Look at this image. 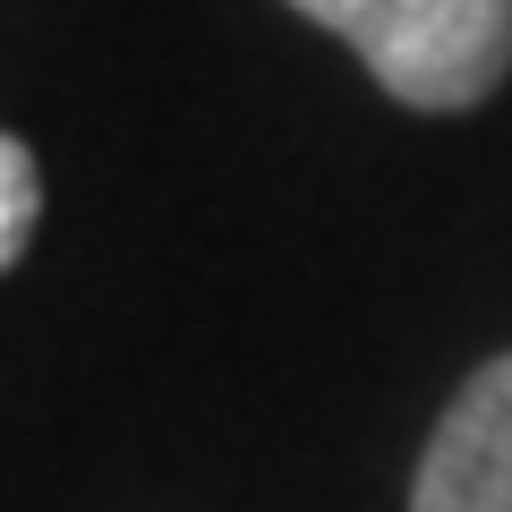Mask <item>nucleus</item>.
Returning a JSON list of instances; mask_svg holds the SVG:
<instances>
[{"label": "nucleus", "mask_w": 512, "mask_h": 512, "mask_svg": "<svg viewBox=\"0 0 512 512\" xmlns=\"http://www.w3.org/2000/svg\"><path fill=\"white\" fill-rule=\"evenodd\" d=\"M342 35L359 69L410 111H470L512 77V0H291Z\"/></svg>", "instance_id": "obj_1"}, {"label": "nucleus", "mask_w": 512, "mask_h": 512, "mask_svg": "<svg viewBox=\"0 0 512 512\" xmlns=\"http://www.w3.org/2000/svg\"><path fill=\"white\" fill-rule=\"evenodd\" d=\"M35 222H43V171H35V146L0 128V274L35 248Z\"/></svg>", "instance_id": "obj_3"}, {"label": "nucleus", "mask_w": 512, "mask_h": 512, "mask_svg": "<svg viewBox=\"0 0 512 512\" xmlns=\"http://www.w3.org/2000/svg\"><path fill=\"white\" fill-rule=\"evenodd\" d=\"M410 512H512V350H495L444 402L410 478Z\"/></svg>", "instance_id": "obj_2"}]
</instances>
